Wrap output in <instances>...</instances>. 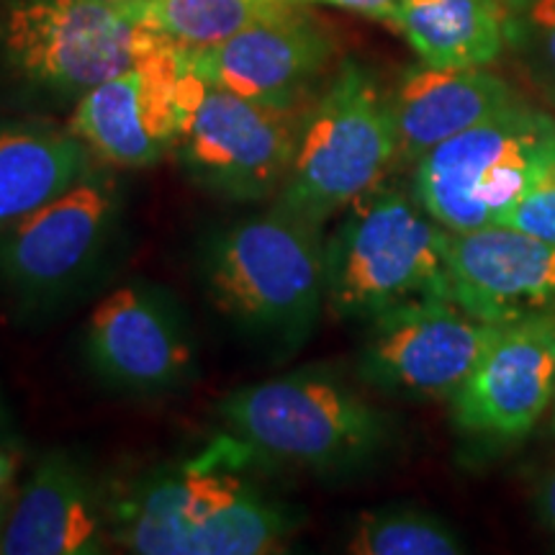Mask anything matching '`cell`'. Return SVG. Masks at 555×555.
<instances>
[{
	"label": "cell",
	"mask_w": 555,
	"mask_h": 555,
	"mask_svg": "<svg viewBox=\"0 0 555 555\" xmlns=\"http://www.w3.org/2000/svg\"><path fill=\"white\" fill-rule=\"evenodd\" d=\"M519 101L509 82L486 67L406 69L397 90L388 95L397 127L399 163L414 165L437 144Z\"/></svg>",
	"instance_id": "cell-17"
},
{
	"label": "cell",
	"mask_w": 555,
	"mask_h": 555,
	"mask_svg": "<svg viewBox=\"0 0 555 555\" xmlns=\"http://www.w3.org/2000/svg\"><path fill=\"white\" fill-rule=\"evenodd\" d=\"M509 47L555 106V0H525L509 18Z\"/></svg>",
	"instance_id": "cell-22"
},
{
	"label": "cell",
	"mask_w": 555,
	"mask_h": 555,
	"mask_svg": "<svg viewBox=\"0 0 555 555\" xmlns=\"http://www.w3.org/2000/svg\"><path fill=\"white\" fill-rule=\"evenodd\" d=\"M450 404L457 429L476 440L530 435L555 404V314L499 324Z\"/></svg>",
	"instance_id": "cell-13"
},
{
	"label": "cell",
	"mask_w": 555,
	"mask_h": 555,
	"mask_svg": "<svg viewBox=\"0 0 555 555\" xmlns=\"http://www.w3.org/2000/svg\"><path fill=\"white\" fill-rule=\"evenodd\" d=\"M116 0H5L0 60L47 93L80 99L168 44Z\"/></svg>",
	"instance_id": "cell-7"
},
{
	"label": "cell",
	"mask_w": 555,
	"mask_h": 555,
	"mask_svg": "<svg viewBox=\"0 0 555 555\" xmlns=\"http://www.w3.org/2000/svg\"><path fill=\"white\" fill-rule=\"evenodd\" d=\"M448 286L450 301L489 324L555 314V242L502 224L450 232Z\"/></svg>",
	"instance_id": "cell-15"
},
{
	"label": "cell",
	"mask_w": 555,
	"mask_h": 555,
	"mask_svg": "<svg viewBox=\"0 0 555 555\" xmlns=\"http://www.w3.org/2000/svg\"><path fill=\"white\" fill-rule=\"evenodd\" d=\"M183 54L191 73L206 86L270 106L301 108V101L332 62L335 44L322 24L294 3L219 44L183 50Z\"/></svg>",
	"instance_id": "cell-14"
},
{
	"label": "cell",
	"mask_w": 555,
	"mask_h": 555,
	"mask_svg": "<svg viewBox=\"0 0 555 555\" xmlns=\"http://www.w3.org/2000/svg\"><path fill=\"white\" fill-rule=\"evenodd\" d=\"M5 427H9V409H5V401L0 397V433H3Z\"/></svg>",
	"instance_id": "cell-27"
},
{
	"label": "cell",
	"mask_w": 555,
	"mask_h": 555,
	"mask_svg": "<svg viewBox=\"0 0 555 555\" xmlns=\"http://www.w3.org/2000/svg\"><path fill=\"white\" fill-rule=\"evenodd\" d=\"M245 448L227 437L196 461L142 476L111 504V538L139 555H268L298 515L240 474Z\"/></svg>",
	"instance_id": "cell-1"
},
{
	"label": "cell",
	"mask_w": 555,
	"mask_h": 555,
	"mask_svg": "<svg viewBox=\"0 0 555 555\" xmlns=\"http://www.w3.org/2000/svg\"><path fill=\"white\" fill-rule=\"evenodd\" d=\"M121 206L116 180L88 172L47 206L0 229V291L26 309L75 294L114 247Z\"/></svg>",
	"instance_id": "cell-9"
},
{
	"label": "cell",
	"mask_w": 555,
	"mask_h": 555,
	"mask_svg": "<svg viewBox=\"0 0 555 555\" xmlns=\"http://www.w3.org/2000/svg\"><path fill=\"white\" fill-rule=\"evenodd\" d=\"M504 3H506V5H509V11H517V9H519V5H522V3H525V0H504Z\"/></svg>",
	"instance_id": "cell-29"
},
{
	"label": "cell",
	"mask_w": 555,
	"mask_h": 555,
	"mask_svg": "<svg viewBox=\"0 0 555 555\" xmlns=\"http://www.w3.org/2000/svg\"><path fill=\"white\" fill-rule=\"evenodd\" d=\"M82 358L111 391L163 397L196 376L189 314L170 291L137 281L119 286L90 311Z\"/></svg>",
	"instance_id": "cell-12"
},
{
	"label": "cell",
	"mask_w": 555,
	"mask_h": 555,
	"mask_svg": "<svg viewBox=\"0 0 555 555\" xmlns=\"http://www.w3.org/2000/svg\"><path fill=\"white\" fill-rule=\"evenodd\" d=\"M496 330L450 298L406 301L367 322L358 380L384 397L453 401Z\"/></svg>",
	"instance_id": "cell-10"
},
{
	"label": "cell",
	"mask_w": 555,
	"mask_h": 555,
	"mask_svg": "<svg viewBox=\"0 0 555 555\" xmlns=\"http://www.w3.org/2000/svg\"><path fill=\"white\" fill-rule=\"evenodd\" d=\"M301 116V108L270 106L204 82L172 152L198 189L232 204H260L286 185Z\"/></svg>",
	"instance_id": "cell-8"
},
{
	"label": "cell",
	"mask_w": 555,
	"mask_h": 555,
	"mask_svg": "<svg viewBox=\"0 0 555 555\" xmlns=\"http://www.w3.org/2000/svg\"><path fill=\"white\" fill-rule=\"evenodd\" d=\"M555 159V116L515 101L414 163V198L448 232L502 224Z\"/></svg>",
	"instance_id": "cell-6"
},
{
	"label": "cell",
	"mask_w": 555,
	"mask_h": 555,
	"mask_svg": "<svg viewBox=\"0 0 555 555\" xmlns=\"http://www.w3.org/2000/svg\"><path fill=\"white\" fill-rule=\"evenodd\" d=\"M502 227H515L519 232L555 242V159L506 214Z\"/></svg>",
	"instance_id": "cell-23"
},
{
	"label": "cell",
	"mask_w": 555,
	"mask_h": 555,
	"mask_svg": "<svg viewBox=\"0 0 555 555\" xmlns=\"http://www.w3.org/2000/svg\"><path fill=\"white\" fill-rule=\"evenodd\" d=\"M298 0H124V11L183 50H206Z\"/></svg>",
	"instance_id": "cell-20"
},
{
	"label": "cell",
	"mask_w": 555,
	"mask_h": 555,
	"mask_svg": "<svg viewBox=\"0 0 555 555\" xmlns=\"http://www.w3.org/2000/svg\"><path fill=\"white\" fill-rule=\"evenodd\" d=\"M327 365L296 367L219 401L227 437L253 457L319 478L358 476L399 440L397 416Z\"/></svg>",
	"instance_id": "cell-2"
},
{
	"label": "cell",
	"mask_w": 555,
	"mask_h": 555,
	"mask_svg": "<svg viewBox=\"0 0 555 555\" xmlns=\"http://www.w3.org/2000/svg\"><path fill=\"white\" fill-rule=\"evenodd\" d=\"M198 273L229 322L281 350L307 343L327 307L322 227L278 206L214 232Z\"/></svg>",
	"instance_id": "cell-3"
},
{
	"label": "cell",
	"mask_w": 555,
	"mask_h": 555,
	"mask_svg": "<svg viewBox=\"0 0 555 555\" xmlns=\"http://www.w3.org/2000/svg\"><path fill=\"white\" fill-rule=\"evenodd\" d=\"M317 3L335 5V9L352 11V13H360V16H371V18L386 21L388 24V21L397 16V11L401 9L404 0H317Z\"/></svg>",
	"instance_id": "cell-24"
},
{
	"label": "cell",
	"mask_w": 555,
	"mask_h": 555,
	"mask_svg": "<svg viewBox=\"0 0 555 555\" xmlns=\"http://www.w3.org/2000/svg\"><path fill=\"white\" fill-rule=\"evenodd\" d=\"M553 429H555V404H553Z\"/></svg>",
	"instance_id": "cell-30"
},
{
	"label": "cell",
	"mask_w": 555,
	"mask_h": 555,
	"mask_svg": "<svg viewBox=\"0 0 555 555\" xmlns=\"http://www.w3.org/2000/svg\"><path fill=\"white\" fill-rule=\"evenodd\" d=\"M347 553L356 555H461L466 553L455 527L420 506H380L352 525Z\"/></svg>",
	"instance_id": "cell-21"
},
{
	"label": "cell",
	"mask_w": 555,
	"mask_h": 555,
	"mask_svg": "<svg viewBox=\"0 0 555 555\" xmlns=\"http://www.w3.org/2000/svg\"><path fill=\"white\" fill-rule=\"evenodd\" d=\"M90 157L93 152L69 127L0 131V229L29 217L93 172Z\"/></svg>",
	"instance_id": "cell-19"
},
{
	"label": "cell",
	"mask_w": 555,
	"mask_h": 555,
	"mask_svg": "<svg viewBox=\"0 0 555 555\" xmlns=\"http://www.w3.org/2000/svg\"><path fill=\"white\" fill-rule=\"evenodd\" d=\"M535 506H538L540 522H543L555 535V468L543 478V481H540Z\"/></svg>",
	"instance_id": "cell-25"
},
{
	"label": "cell",
	"mask_w": 555,
	"mask_h": 555,
	"mask_svg": "<svg viewBox=\"0 0 555 555\" xmlns=\"http://www.w3.org/2000/svg\"><path fill=\"white\" fill-rule=\"evenodd\" d=\"M399 163L388 95L358 62H343L324 93L304 108L294 168L275 204L324 227L384 185Z\"/></svg>",
	"instance_id": "cell-5"
},
{
	"label": "cell",
	"mask_w": 555,
	"mask_h": 555,
	"mask_svg": "<svg viewBox=\"0 0 555 555\" xmlns=\"http://www.w3.org/2000/svg\"><path fill=\"white\" fill-rule=\"evenodd\" d=\"M5 502H0V532H3V525H5Z\"/></svg>",
	"instance_id": "cell-28"
},
{
	"label": "cell",
	"mask_w": 555,
	"mask_h": 555,
	"mask_svg": "<svg viewBox=\"0 0 555 555\" xmlns=\"http://www.w3.org/2000/svg\"><path fill=\"white\" fill-rule=\"evenodd\" d=\"M111 538V504L88 466L67 450L39 457L18 491L3 532V555H101Z\"/></svg>",
	"instance_id": "cell-16"
},
{
	"label": "cell",
	"mask_w": 555,
	"mask_h": 555,
	"mask_svg": "<svg viewBox=\"0 0 555 555\" xmlns=\"http://www.w3.org/2000/svg\"><path fill=\"white\" fill-rule=\"evenodd\" d=\"M18 470V455L9 448H0V502H5L9 486Z\"/></svg>",
	"instance_id": "cell-26"
},
{
	"label": "cell",
	"mask_w": 555,
	"mask_h": 555,
	"mask_svg": "<svg viewBox=\"0 0 555 555\" xmlns=\"http://www.w3.org/2000/svg\"><path fill=\"white\" fill-rule=\"evenodd\" d=\"M204 80L178 44L159 47L127 73L90 88L75 103L69 131L101 163L150 168L176 150Z\"/></svg>",
	"instance_id": "cell-11"
},
{
	"label": "cell",
	"mask_w": 555,
	"mask_h": 555,
	"mask_svg": "<svg viewBox=\"0 0 555 555\" xmlns=\"http://www.w3.org/2000/svg\"><path fill=\"white\" fill-rule=\"evenodd\" d=\"M116 3H124V0H116Z\"/></svg>",
	"instance_id": "cell-31"
},
{
	"label": "cell",
	"mask_w": 555,
	"mask_h": 555,
	"mask_svg": "<svg viewBox=\"0 0 555 555\" xmlns=\"http://www.w3.org/2000/svg\"><path fill=\"white\" fill-rule=\"evenodd\" d=\"M504 0H404L388 24L429 67H489L509 47Z\"/></svg>",
	"instance_id": "cell-18"
},
{
	"label": "cell",
	"mask_w": 555,
	"mask_h": 555,
	"mask_svg": "<svg viewBox=\"0 0 555 555\" xmlns=\"http://www.w3.org/2000/svg\"><path fill=\"white\" fill-rule=\"evenodd\" d=\"M450 232L414 193L376 189L324 240V298L339 319L371 322L416 298H450Z\"/></svg>",
	"instance_id": "cell-4"
}]
</instances>
